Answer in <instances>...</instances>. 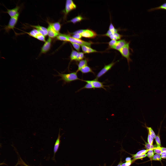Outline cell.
<instances>
[{
	"mask_svg": "<svg viewBox=\"0 0 166 166\" xmlns=\"http://www.w3.org/2000/svg\"><path fill=\"white\" fill-rule=\"evenodd\" d=\"M157 105L148 100L144 101L140 111V115L143 121H152L156 110Z\"/></svg>",
	"mask_w": 166,
	"mask_h": 166,
	"instance_id": "cell-10",
	"label": "cell"
},
{
	"mask_svg": "<svg viewBox=\"0 0 166 166\" xmlns=\"http://www.w3.org/2000/svg\"><path fill=\"white\" fill-rule=\"evenodd\" d=\"M94 58L95 69L101 76H107L113 73L118 67L114 66L107 59L100 47Z\"/></svg>",
	"mask_w": 166,
	"mask_h": 166,
	"instance_id": "cell-5",
	"label": "cell"
},
{
	"mask_svg": "<svg viewBox=\"0 0 166 166\" xmlns=\"http://www.w3.org/2000/svg\"><path fill=\"white\" fill-rule=\"evenodd\" d=\"M166 117V106L164 105H157L156 110L151 121H163Z\"/></svg>",
	"mask_w": 166,
	"mask_h": 166,
	"instance_id": "cell-15",
	"label": "cell"
},
{
	"mask_svg": "<svg viewBox=\"0 0 166 166\" xmlns=\"http://www.w3.org/2000/svg\"><path fill=\"white\" fill-rule=\"evenodd\" d=\"M166 64V59H159L142 66L144 68L150 69L154 67H160Z\"/></svg>",
	"mask_w": 166,
	"mask_h": 166,
	"instance_id": "cell-18",
	"label": "cell"
},
{
	"mask_svg": "<svg viewBox=\"0 0 166 166\" xmlns=\"http://www.w3.org/2000/svg\"><path fill=\"white\" fill-rule=\"evenodd\" d=\"M100 48L107 59L113 65L118 67V63L121 54L119 45L114 44Z\"/></svg>",
	"mask_w": 166,
	"mask_h": 166,
	"instance_id": "cell-8",
	"label": "cell"
},
{
	"mask_svg": "<svg viewBox=\"0 0 166 166\" xmlns=\"http://www.w3.org/2000/svg\"><path fill=\"white\" fill-rule=\"evenodd\" d=\"M103 81L101 76L98 75L84 95L82 100L84 106H90L98 100L100 96Z\"/></svg>",
	"mask_w": 166,
	"mask_h": 166,
	"instance_id": "cell-4",
	"label": "cell"
},
{
	"mask_svg": "<svg viewBox=\"0 0 166 166\" xmlns=\"http://www.w3.org/2000/svg\"><path fill=\"white\" fill-rule=\"evenodd\" d=\"M114 77L118 80L129 82L138 83V81L131 72V69L118 67L113 73Z\"/></svg>",
	"mask_w": 166,
	"mask_h": 166,
	"instance_id": "cell-9",
	"label": "cell"
},
{
	"mask_svg": "<svg viewBox=\"0 0 166 166\" xmlns=\"http://www.w3.org/2000/svg\"><path fill=\"white\" fill-rule=\"evenodd\" d=\"M78 65L85 70L89 72L87 62L85 60L79 58H73Z\"/></svg>",
	"mask_w": 166,
	"mask_h": 166,
	"instance_id": "cell-19",
	"label": "cell"
},
{
	"mask_svg": "<svg viewBox=\"0 0 166 166\" xmlns=\"http://www.w3.org/2000/svg\"><path fill=\"white\" fill-rule=\"evenodd\" d=\"M166 38V36L162 32L157 31L145 37L140 42L149 47L162 42Z\"/></svg>",
	"mask_w": 166,
	"mask_h": 166,
	"instance_id": "cell-11",
	"label": "cell"
},
{
	"mask_svg": "<svg viewBox=\"0 0 166 166\" xmlns=\"http://www.w3.org/2000/svg\"><path fill=\"white\" fill-rule=\"evenodd\" d=\"M152 10L144 0L132 1L131 12V22L132 28L135 27L143 20L151 17Z\"/></svg>",
	"mask_w": 166,
	"mask_h": 166,
	"instance_id": "cell-3",
	"label": "cell"
},
{
	"mask_svg": "<svg viewBox=\"0 0 166 166\" xmlns=\"http://www.w3.org/2000/svg\"><path fill=\"white\" fill-rule=\"evenodd\" d=\"M163 94L164 100L166 103V91H163Z\"/></svg>",
	"mask_w": 166,
	"mask_h": 166,
	"instance_id": "cell-21",
	"label": "cell"
},
{
	"mask_svg": "<svg viewBox=\"0 0 166 166\" xmlns=\"http://www.w3.org/2000/svg\"><path fill=\"white\" fill-rule=\"evenodd\" d=\"M132 73L138 81V83L155 87L163 91H166V81L158 78L147 76L137 70L131 69Z\"/></svg>",
	"mask_w": 166,
	"mask_h": 166,
	"instance_id": "cell-7",
	"label": "cell"
},
{
	"mask_svg": "<svg viewBox=\"0 0 166 166\" xmlns=\"http://www.w3.org/2000/svg\"><path fill=\"white\" fill-rule=\"evenodd\" d=\"M62 52L63 54L72 57L73 58H79L87 62L88 67L90 64L95 61L94 58L92 56L79 51H62Z\"/></svg>",
	"mask_w": 166,
	"mask_h": 166,
	"instance_id": "cell-12",
	"label": "cell"
},
{
	"mask_svg": "<svg viewBox=\"0 0 166 166\" xmlns=\"http://www.w3.org/2000/svg\"><path fill=\"white\" fill-rule=\"evenodd\" d=\"M164 160V161H165L166 162V160Z\"/></svg>",
	"mask_w": 166,
	"mask_h": 166,
	"instance_id": "cell-23",
	"label": "cell"
},
{
	"mask_svg": "<svg viewBox=\"0 0 166 166\" xmlns=\"http://www.w3.org/2000/svg\"><path fill=\"white\" fill-rule=\"evenodd\" d=\"M89 72L80 67L74 69L71 76L81 81L91 84Z\"/></svg>",
	"mask_w": 166,
	"mask_h": 166,
	"instance_id": "cell-13",
	"label": "cell"
},
{
	"mask_svg": "<svg viewBox=\"0 0 166 166\" xmlns=\"http://www.w3.org/2000/svg\"><path fill=\"white\" fill-rule=\"evenodd\" d=\"M148 96L155 102L158 103L160 96V90L150 85L140 84Z\"/></svg>",
	"mask_w": 166,
	"mask_h": 166,
	"instance_id": "cell-14",
	"label": "cell"
},
{
	"mask_svg": "<svg viewBox=\"0 0 166 166\" xmlns=\"http://www.w3.org/2000/svg\"><path fill=\"white\" fill-rule=\"evenodd\" d=\"M116 146L115 150H108L109 153L117 152L121 153L122 156L118 160H124L130 165H136L149 161L159 160L163 161L157 156L155 152V145L153 142L149 144L134 148H125L120 146L112 141Z\"/></svg>",
	"mask_w": 166,
	"mask_h": 166,
	"instance_id": "cell-1",
	"label": "cell"
},
{
	"mask_svg": "<svg viewBox=\"0 0 166 166\" xmlns=\"http://www.w3.org/2000/svg\"><path fill=\"white\" fill-rule=\"evenodd\" d=\"M164 72L161 67L148 69L145 70L144 74L152 77L158 78L162 76Z\"/></svg>",
	"mask_w": 166,
	"mask_h": 166,
	"instance_id": "cell-17",
	"label": "cell"
},
{
	"mask_svg": "<svg viewBox=\"0 0 166 166\" xmlns=\"http://www.w3.org/2000/svg\"><path fill=\"white\" fill-rule=\"evenodd\" d=\"M165 135H166V120L161 121L159 124L156 131L155 138L153 142L156 144Z\"/></svg>",
	"mask_w": 166,
	"mask_h": 166,
	"instance_id": "cell-16",
	"label": "cell"
},
{
	"mask_svg": "<svg viewBox=\"0 0 166 166\" xmlns=\"http://www.w3.org/2000/svg\"><path fill=\"white\" fill-rule=\"evenodd\" d=\"M160 142L165 147H166V135L163 136L159 140Z\"/></svg>",
	"mask_w": 166,
	"mask_h": 166,
	"instance_id": "cell-20",
	"label": "cell"
},
{
	"mask_svg": "<svg viewBox=\"0 0 166 166\" xmlns=\"http://www.w3.org/2000/svg\"><path fill=\"white\" fill-rule=\"evenodd\" d=\"M164 73L166 74V64L161 67Z\"/></svg>",
	"mask_w": 166,
	"mask_h": 166,
	"instance_id": "cell-22",
	"label": "cell"
},
{
	"mask_svg": "<svg viewBox=\"0 0 166 166\" xmlns=\"http://www.w3.org/2000/svg\"><path fill=\"white\" fill-rule=\"evenodd\" d=\"M38 31L36 25L28 32L22 34L16 49L8 57L13 64L17 65L22 59L28 60L27 57L34 45Z\"/></svg>",
	"mask_w": 166,
	"mask_h": 166,
	"instance_id": "cell-2",
	"label": "cell"
},
{
	"mask_svg": "<svg viewBox=\"0 0 166 166\" xmlns=\"http://www.w3.org/2000/svg\"><path fill=\"white\" fill-rule=\"evenodd\" d=\"M39 16L38 13L34 12L24 18H15L11 25L15 26L22 34H24L29 31L37 25L36 22Z\"/></svg>",
	"mask_w": 166,
	"mask_h": 166,
	"instance_id": "cell-6",
	"label": "cell"
}]
</instances>
